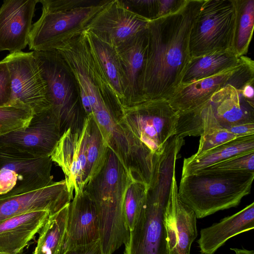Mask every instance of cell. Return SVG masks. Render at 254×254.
Here are the masks:
<instances>
[{
  "mask_svg": "<svg viewBox=\"0 0 254 254\" xmlns=\"http://www.w3.org/2000/svg\"><path fill=\"white\" fill-rule=\"evenodd\" d=\"M203 1L188 0L177 12L149 22L147 55L139 85L143 102L167 101L181 84L190 59V31Z\"/></svg>",
  "mask_w": 254,
  "mask_h": 254,
  "instance_id": "obj_1",
  "label": "cell"
},
{
  "mask_svg": "<svg viewBox=\"0 0 254 254\" xmlns=\"http://www.w3.org/2000/svg\"><path fill=\"white\" fill-rule=\"evenodd\" d=\"M133 178L110 149L103 169L84 188L83 191L96 208L104 254H113L128 240L129 231L125 223L124 202Z\"/></svg>",
  "mask_w": 254,
  "mask_h": 254,
  "instance_id": "obj_2",
  "label": "cell"
},
{
  "mask_svg": "<svg viewBox=\"0 0 254 254\" xmlns=\"http://www.w3.org/2000/svg\"><path fill=\"white\" fill-rule=\"evenodd\" d=\"M140 162L154 164L176 134L178 115L167 100H149L116 116Z\"/></svg>",
  "mask_w": 254,
  "mask_h": 254,
  "instance_id": "obj_3",
  "label": "cell"
},
{
  "mask_svg": "<svg viewBox=\"0 0 254 254\" xmlns=\"http://www.w3.org/2000/svg\"><path fill=\"white\" fill-rule=\"evenodd\" d=\"M254 172L197 171L182 177L180 200L197 218L238 206L251 193Z\"/></svg>",
  "mask_w": 254,
  "mask_h": 254,
  "instance_id": "obj_4",
  "label": "cell"
},
{
  "mask_svg": "<svg viewBox=\"0 0 254 254\" xmlns=\"http://www.w3.org/2000/svg\"><path fill=\"white\" fill-rule=\"evenodd\" d=\"M110 0H38L42 14L32 26L29 49L48 51L82 33Z\"/></svg>",
  "mask_w": 254,
  "mask_h": 254,
  "instance_id": "obj_5",
  "label": "cell"
},
{
  "mask_svg": "<svg viewBox=\"0 0 254 254\" xmlns=\"http://www.w3.org/2000/svg\"><path fill=\"white\" fill-rule=\"evenodd\" d=\"M173 175L161 170L149 187L144 203L125 244V254H171L166 207Z\"/></svg>",
  "mask_w": 254,
  "mask_h": 254,
  "instance_id": "obj_6",
  "label": "cell"
},
{
  "mask_svg": "<svg viewBox=\"0 0 254 254\" xmlns=\"http://www.w3.org/2000/svg\"><path fill=\"white\" fill-rule=\"evenodd\" d=\"M48 86L51 110L62 133L82 125L86 116L74 77L67 63L56 50L33 51Z\"/></svg>",
  "mask_w": 254,
  "mask_h": 254,
  "instance_id": "obj_7",
  "label": "cell"
},
{
  "mask_svg": "<svg viewBox=\"0 0 254 254\" xmlns=\"http://www.w3.org/2000/svg\"><path fill=\"white\" fill-rule=\"evenodd\" d=\"M236 14L235 0H204L190 31V58L232 50Z\"/></svg>",
  "mask_w": 254,
  "mask_h": 254,
  "instance_id": "obj_8",
  "label": "cell"
},
{
  "mask_svg": "<svg viewBox=\"0 0 254 254\" xmlns=\"http://www.w3.org/2000/svg\"><path fill=\"white\" fill-rule=\"evenodd\" d=\"M2 61L10 74V102L18 100L29 106L34 114L49 110L51 104L47 82L33 52L9 53Z\"/></svg>",
  "mask_w": 254,
  "mask_h": 254,
  "instance_id": "obj_9",
  "label": "cell"
},
{
  "mask_svg": "<svg viewBox=\"0 0 254 254\" xmlns=\"http://www.w3.org/2000/svg\"><path fill=\"white\" fill-rule=\"evenodd\" d=\"M90 118L91 115L86 116L81 126L65 130L50 154L52 161L64 173L72 200L74 195L83 191L86 186L87 143Z\"/></svg>",
  "mask_w": 254,
  "mask_h": 254,
  "instance_id": "obj_10",
  "label": "cell"
},
{
  "mask_svg": "<svg viewBox=\"0 0 254 254\" xmlns=\"http://www.w3.org/2000/svg\"><path fill=\"white\" fill-rule=\"evenodd\" d=\"M150 21L130 10L122 0H110L92 19L85 30L116 48L146 29Z\"/></svg>",
  "mask_w": 254,
  "mask_h": 254,
  "instance_id": "obj_11",
  "label": "cell"
},
{
  "mask_svg": "<svg viewBox=\"0 0 254 254\" xmlns=\"http://www.w3.org/2000/svg\"><path fill=\"white\" fill-rule=\"evenodd\" d=\"M61 135L59 121L50 109L34 114L26 127L0 136V146L38 156H50Z\"/></svg>",
  "mask_w": 254,
  "mask_h": 254,
  "instance_id": "obj_12",
  "label": "cell"
},
{
  "mask_svg": "<svg viewBox=\"0 0 254 254\" xmlns=\"http://www.w3.org/2000/svg\"><path fill=\"white\" fill-rule=\"evenodd\" d=\"M71 200L64 180L27 192L0 195V223L32 211L45 210L50 216Z\"/></svg>",
  "mask_w": 254,
  "mask_h": 254,
  "instance_id": "obj_13",
  "label": "cell"
},
{
  "mask_svg": "<svg viewBox=\"0 0 254 254\" xmlns=\"http://www.w3.org/2000/svg\"><path fill=\"white\" fill-rule=\"evenodd\" d=\"M53 162L50 156H38L0 146V170L9 169L18 175L15 187L8 193L27 192L52 184Z\"/></svg>",
  "mask_w": 254,
  "mask_h": 254,
  "instance_id": "obj_14",
  "label": "cell"
},
{
  "mask_svg": "<svg viewBox=\"0 0 254 254\" xmlns=\"http://www.w3.org/2000/svg\"><path fill=\"white\" fill-rule=\"evenodd\" d=\"M236 66L214 76L182 84L167 100L178 115L195 109L207 102L216 91L239 78L251 64L246 56Z\"/></svg>",
  "mask_w": 254,
  "mask_h": 254,
  "instance_id": "obj_15",
  "label": "cell"
},
{
  "mask_svg": "<svg viewBox=\"0 0 254 254\" xmlns=\"http://www.w3.org/2000/svg\"><path fill=\"white\" fill-rule=\"evenodd\" d=\"M38 0H5L0 7V51H22L28 44Z\"/></svg>",
  "mask_w": 254,
  "mask_h": 254,
  "instance_id": "obj_16",
  "label": "cell"
},
{
  "mask_svg": "<svg viewBox=\"0 0 254 254\" xmlns=\"http://www.w3.org/2000/svg\"><path fill=\"white\" fill-rule=\"evenodd\" d=\"M176 173L173 176L167 207V226L171 254H190L197 236L196 217L178 194Z\"/></svg>",
  "mask_w": 254,
  "mask_h": 254,
  "instance_id": "obj_17",
  "label": "cell"
},
{
  "mask_svg": "<svg viewBox=\"0 0 254 254\" xmlns=\"http://www.w3.org/2000/svg\"><path fill=\"white\" fill-rule=\"evenodd\" d=\"M99 239L98 218L95 206L83 191L74 195L70 202L62 254L79 246Z\"/></svg>",
  "mask_w": 254,
  "mask_h": 254,
  "instance_id": "obj_18",
  "label": "cell"
},
{
  "mask_svg": "<svg viewBox=\"0 0 254 254\" xmlns=\"http://www.w3.org/2000/svg\"><path fill=\"white\" fill-rule=\"evenodd\" d=\"M148 46L147 28L116 47L126 80V109L143 102L139 85L145 65Z\"/></svg>",
  "mask_w": 254,
  "mask_h": 254,
  "instance_id": "obj_19",
  "label": "cell"
},
{
  "mask_svg": "<svg viewBox=\"0 0 254 254\" xmlns=\"http://www.w3.org/2000/svg\"><path fill=\"white\" fill-rule=\"evenodd\" d=\"M90 53L121 111L126 108L125 75L116 48L101 41L91 32H83Z\"/></svg>",
  "mask_w": 254,
  "mask_h": 254,
  "instance_id": "obj_20",
  "label": "cell"
},
{
  "mask_svg": "<svg viewBox=\"0 0 254 254\" xmlns=\"http://www.w3.org/2000/svg\"><path fill=\"white\" fill-rule=\"evenodd\" d=\"M254 228V202L219 222L201 229L197 243L202 254H214L229 239Z\"/></svg>",
  "mask_w": 254,
  "mask_h": 254,
  "instance_id": "obj_21",
  "label": "cell"
},
{
  "mask_svg": "<svg viewBox=\"0 0 254 254\" xmlns=\"http://www.w3.org/2000/svg\"><path fill=\"white\" fill-rule=\"evenodd\" d=\"M50 216L45 210L30 212L0 223V252L16 254L39 233Z\"/></svg>",
  "mask_w": 254,
  "mask_h": 254,
  "instance_id": "obj_22",
  "label": "cell"
},
{
  "mask_svg": "<svg viewBox=\"0 0 254 254\" xmlns=\"http://www.w3.org/2000/svg\"><path fill=\"white\" fill-rule=\"evenodd\" d=\"M254 151V134L237 137L198 155L184 159L182 177L193 174L234 155Z\"/></svg>",
  "mask_w": 254,
  "mask_h": 254,
  "instance_id": "obj_23",
  "label": "cell"
},
{
  "mask_svg": "<svg viewBox=\"0 0 254 254\" xmlns=\"http://www.w3.org/2000/svg\"><path fill=\"white\" fill-rule=\"evenodd\" d=\"M240 60V57L230 50L190 58L183 74L181 84L219 74L236 66Z\"/></svg>",
  "mask_w": 254,
  "mask_h": 254,
  "instance_id": "obj_24",
  "label": "cell"
},
{
  "mask_svg": "<svg viewBox=\"0 0 254 254\" xmlns=\"http://www.w3.org/2000/svg\"><path fill=\"white\" fill-rule=\"evenodd\" d=\"M69 204L49 216L41 228L33 254H62L65 237Z\"/></svg>",
  "mask_w": 254,
  "mask_h": 254,
  "instance_id": "obj_25",
  "label": "cell"
},
{
  "mask_svg": "<svg viewBox=\"0 0 254 254\" xmlns=\"http://www.w3.org/2000/svg\"><path fill=\"white\" fill-rule=\"evenodd\" d=\"M236 14L232 51L238 57L248 51L254 26V0H235Z\"/></svg>",
  "mask_w": 254,
  "mask_h": 254,
  "instance_id": "obj_26",
  "label": "cell"
},
{
  "mask_svg": "<svg viewBox=\"0 0 254 254\" xmlns=\"http://www.w3.org/2000/svg\"><path fill=\"white\" fill-rule=\"evenodd\" d=\"M109 151L110 148L104 140L98 125L91 115L87 143L86 186L103 169L107 162Z\"/></svg>",
  "mask_w": 254,
  "mask_h": 254,
  "instance_id": "obj_27",
  "label": "cell"
},
{
  "mask_svg": "<svg viewBox=\"0 0 254 254\" xmlns=\"http://www.w3.org/2000/svg\"><path fill=\"white\" fill-rule=\"evenodd\" d=\"M34 115L28 105L18 100L0 107V136L26 127Z\"/></svg>",
  "mask_w": 254,
  "mask_h": 254,
  "instance_id": "obj_28",
  "label": "cell"
},
{
  "mask_svg": "<svg viewBox=\"0 0 254 254\" xmlns=\"http://www.w3.org/2000/svg\"><path fill=\"white\" fill-rule=\"evenodd\" d=\"M149 187L144 182L132 178L126 190L124 202L126 225L130 231L145 203Z\"/></svg>",
  "mask_w": 254,
  "mask_h": 254,
  "instance_id": "obj_29",
  "label": "cell"
},
{
  "mask_svg": "<svg viewBox=\"0 0 254 254\" xmlns=\"http://www.w3.org/2000/svg\"><path fill=\"white\" fill-rule=\"evenodd\" d=\"M198 171L254 172V151L234 155Z\"/></svg>",
  "mask_w": 254,
  "mask_h": 254,
  "instance_id": "obj_30",
  "label": "cell"
},
{
  "mask_svg": "<svg viewBox=\"0 0 254 254\" xmlns=\"http://www.w3.org/2000/svg\"><path fill=\"white\" fill-rule=\"evenodd\" d=\"M236 138L235 134L221 126L209 128L200 136L198 150L194 154L198 155Z\"/></svg>",
  "mask_w": 254,
  "mask_h": 254,
  "instance_id": "obj_31",
  "label": "cell"
},
{
  "mask_svg": "<svg viewBox=\"0 0 254 254\" xmlns=\"http://www.w3.org/2000/svg\"><path fill=\"white\" fill-rule=\"evenodd\" d=\"M125 5L136 14L152 20L157 18V0H122Z\"/></svg>",
  "mask_w": 254,
  "mask_h": 254,
  "instance_id": "obj_32",
  "label": "cell"
},
{
  "mask_svg": "<svg viewBox=\"0 0 254 254\" xmlns=\"http://www.w3.org/2000/svg\"><path fill=\"white\" fill-rule=\"evenodd\" d=\"M11 98L9 71L6 64L2 60L0 62V107L9 103Z\"/></svg>",
  "mask_w": 254,
  "mask_h": 254,
  "instance_id": "obj_33",
  "label": "cell"
},
{
  "mask_svg": "<svg viewBox=\"0 0 254 254\" xmlns=\"http://www.w3.org/2000/svg\"><path fill=\"white\" fill-rule=\"evenodd\" d=\"M187 1L188 0H157L158 12L156 18L177 12L185 5Z\"/></svg>",
  "mask_w": 254,
  "mask_h": 254,
  "instance_id": "obj_34",
  "label": "cell"
},
{
  "mask_svg": "<svg viewBox=\"0 0 254 254\" xmlns=\"http://www.w3.org/2000/svg\"><path fill=\"white\" fill-rule=\"evenodd\" d=\"M18 175L9 169L0 170V195L10 192L16 186Z\"/></svg>",
  "mask_w": 254,
  "mask_h": 254,
  "instance_id": "obj_35",
  "label": "cell"
},
{
  "mask_svg": "<svg viewBox=\"0 0 254 254\" xmlns=\"http://www.w3.org/2000/svg\"><path fill=\"white\" fill-rule=\"evenodd\" d=\"M63 254H104L99 239L89 244L72 248Z\"/></svg>",
  "mask_w": 254,
  "mask_h": 254,
  "instance_id": "obj_36",
  "label": "cell"
},
{
  "mask_svg": "<svg viewBox=\"0 0 254 254\" xmlns=\"http://www.w3.org/2000/svg\"><path fill=\"white\" fill-rule=\"evenodd\" d=\"M225 128L237 137L254 134V123L239 124Z\"/></svg>",
  "mask_w": 254,
  "mask_h": 254,
  "instance_id": "obj_37",
  "label": "cell"
},
{
  "mask_svg": "<svg viewBox=\"0 0 254 254\" xmlns=\"http://www.w3.org/2000/svg\"><path fill=\"white\" fill-rule=\"evenodd\" d=\"M254 83L252 82L246 84L243 88V94L247 98L254 100Z\"/></svg>",
  "mask_w": 254,
  "mask_h": 254,
  "instance_id": "obj_38",
  "label": "cell"
},
{
  "mask_svg": "<svg viewBox=\"0 0 254 254\" xmlns=\"http://www.w3.org/2000/svg\"><path fill=\"white\" fill-rule=\"evenodd\" d=\"M231 250L233 251L235 254H254V251L253 250H248L238 248H231Z\"/></svg>",
  "mask_w": 254,
  "mask_h": 254,
  "instance_id": "obj_39",
  "label": "cell"
},
{
  "mask_svg": "<svg viewBox=\"0 0 254 254\" xmlns=\"http://www.w3.org/2000/svg\"><path fill=\"white\" fill-rule=\"evenodd\" d=\"M23 251H21L20 252H19L18 253H16V254H23ZM0 254H8V253L0 252Z\"/></svg>",
  "mask_w": 254,
  "mask_h": 254,
  "instance_id": "obj_40",
  "label": "cell"
}]
</instances>
